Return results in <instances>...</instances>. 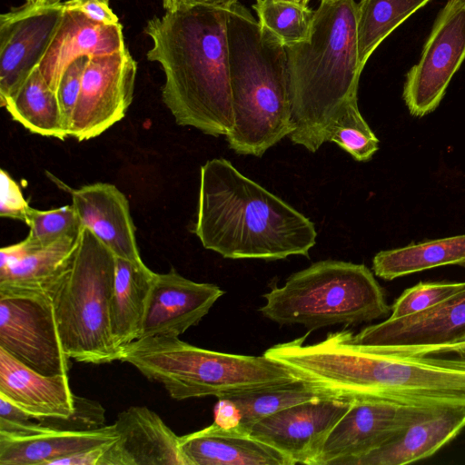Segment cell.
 <instances>
[{"instance_id": "1", "label": "cell", "mask_w": 465, "mask_h": 465, "mask_svg": "<svg viewBox=\"0 0 465 465\" xmlns=\"http://www.w3.org/2000/svg\"><path fill=\"white\" fill-rule=\"evenodd\" d=\"M351 336L341 330L309 345L303 336L284 342L279 358L296 379L333 397L465 406V351L401 355L356 343Z\"/></svg>"}, {"instance_id": "2", "label": "cell", "mask_w": 465, "mask_h": 465, "mask_svg": "<svg viewBox=\"0 0 465 465\" xmlns=\"http://www.w3.org/2000/svg\"><path fill=\"white\" fill-rule=\"evenodd\" d=\"M144 32L153 43L147 59L163 68L162 99L175 123L226 135L233 127L227 9L168 10L150 19Z\"/></svg>"}, {"instance_id": "3", "label": "cell", "mask_w": 465, "mask_h": 465, "mask_svg": "<svg viewBox=\"0 0 465 465\" xmlns=\"http://www.w3.org/2000/svg\"><path fill=\"white\" fill-rule=\"evenodd\" d=\"M193 232L205 249L234 260L309 257L317 236L310 219L223 158L201 167Z\"/></svg>"}, {"instance_id": "4", "label": "cell", "mask_w": 465, "mask_h": 465, "mask_svg": "<svg viewBox=\"0 0 465 465\" xmlns=\"http://www.w3.org/2000/svg\"><path fill=\"white\" fill-rule=\"evenodd\" d=\"M294 144L312 153L325 142L343 107L358 99L357 3L322 0L309 37L286 46Z\"/></svg>"}, {"instance_id": "5", "label": "cell", "mask_w": 465, "mask_h": 465, "mask_svg": "<svg viewBox=\"0 0 465 465\" xmlns=\"http://www.w3.org/2000/svg\"><path fill=\"white\" fill-rule=\"evenodd\" d=\"M233 127L239 154L261 157L294 131L286 47L239 2L227 9Z\"/></svg>"}, {"instance_id": "6", "label": "cell", "mask_w": 465, "mask_h": 465, "mask_svg": "<svg viewBox=\"0 0 465 465\" xmlns=\"http://www.w3.org/2000/svg\"><path fill=\"white\" fill-rule=\"evenodd\" d=\"M119 361L161 383L178 401L220 398L296 380L287 367L264 354L219 352L171 336L140 338L122 348Z\"/></svg>"}, {"instance_id": "7", "label": "cell", "mask_w": 465, "mask_h": 465, "mask_svg": "<svg viewBox=\"0 0 465 465\" xmlns=\"http://www.w3.org/2000/svg\"><path fill=\"white\" fill-rule=\"evenodd\" d=\"M259 312L281 324L314 331L369 322L391 313L382 287L362 263L323 260L292 273L263 294Z\"/></svg>"}, {"instance_id": "8", "label": "cell", "mask_w": 465, "mask_h": 465, "mask_svg": "<svg viewBox=\"0 0 465 465\" xmlns=\"http://www.w3.org/2000/svg\"><path fill=\"white\" fill-rule=\"evenodd\" d=\"M115 262L114 252L83 227L70 264L45 292L70 359L93 364L120 359L111 331Z\"/></svg>"}, {"instance_id": "9", "label": "cell", "mask_w": 465, "mask_h": 465, "mask_svg": "<svg viewBox=\"0 0 465 465\" xmlns=\"http://www.w3.org/2000/svg\"><path fill=\"white\" fill-rule=\"evenodd\" d=\"M0 348L41 374L68 373L70 358L45 292H0Z\"/></svg>"}, {"instance_id": "10", "label": "cell", "mask_w": 465, "mask_h": 465, "mask_svg": "<svg viewBox=\"0 0 465 465\" xmlns=\"http://www.w3.org/2000/svg\"><path fill=\"white\" fill-rule=\"evenodd\" d=\"M465 60V0H448L439 12L420 58L407 73L402 98L410 114L423 117L440 104Z\"/></svg>"}, {"instance_id": "11", "label": "cell", "mask_w": 465, "mask_h": 465, "mask_svg": "<svg viewBox=\"0 0 465 465\" xmlns=\"http://www.w3.org/2000/svg\"><path fill=\"white\" fill-rule=\"evenodd\" d=\"M137 63L127 48L88 57L69 136L82 142L121 121L133 101Z\"/></svg>"}, {"instance_id": "12", "label": "cell", "mask_w": 465, "mask_h": 465, "mask_svg": "<svg viewBox=\"0 0 465 465\" xmlns=\"http://www.w3.org/2000/svg\"><path fill=\"white\" fill-rule=\"evenodd\" d=\"M427 407L386 400L352 401L329 433L314 465H353L387 443Z\"/></svg>"}, {"instance_id": "13", "label": "cell", "mask_w": 465, "mask_h": 465, "mask_svg": "<svg viewBox=\"0 0 465 465\" xmlns=\"http://www.w3.org/2000/svg\"><path fill=\"white\" fill-rule=\"evenodd\" d=\"M64 4L26 2L0 16V104L38 66L60 24Z\"/></svg>"}, {"instance_id": "14", "label": "cell", "mask_w": 465, "mask_h": 465, "mask_svg": "<svg viewBox=\"0 0 465 465\" xmlns=\"http://www.w3.org/2000/svg\"><path fill=\"white\" fill-rule=\"evenodd\" d=\"M351 402L328 396L295 404L260 420L248 433L281 451L293 464L314 465L329 433Z\"/></svg>"}, {"instance_id": "15", "label": "cell", "mask_w": 465, "mask_h": 465, "mask_svg": "<svg viewBox=\"0 0 465 465\" xmlns=\"http://www.w3.org/2000/svg\"><path fill=\"white\" fill-rule=\"evenodd\" d=\"M223 293L219 286L193 282L173 268L155 272L140 338L179 337L197 325Z\"/></svg>"}, {"instance_id": "16", "label": "cell", "mask_w": 465, "mask_h": 465, "mask_svg": "<svg viewBox=\"0 0 465 465\" xmlns=\"http://www.w3.org/2000/svg\"><path fill=\"white\" fill-rule=\"evenodd\" d=\"M465 334V289L426 311L367 326L354 342L377 347H422L453 342Z\"/></svg>"}, {"instance_id": "17", "label": "cell", "mask_w": 465, "mask_h": 465, "mask_svg": "<svg viewBox=\"0 0 465 465\" xmlns=\"http://www.w3.org/2000/svg\"><path fill=\"white\" fill-rule=\"evenodd\" d=\"M113 424L118 439L108 445L102 465H187L180 436L149 408L129 407Z\"/></svg>"}, {"instance_id": "18", "label": "cell", "mask_w": 465, "mask_h": 465, "mask_svg": "<svg viewBox=\"0 0 465 465\" xmlns=\"http://www.w3.org/2000/svg\"><path fill=\"white\" fill-rule=\"evenodd\" d=\"M72 205L89 229L117 258L142 261L125 195L114 184L95 183L70 189Z\"/></svg>"}, {"instance_id": "19", "label": "cell", "mask_w": 465, "mask_h": 465, "mask_svg": "<svg viewBox=\"0 0 465 465\" xmlns=\"http://www.w3.org/2000/svg\"><path fill=\"white\" fill-rule=\"evenodd\" d=\"M124 48L120 23L101 24L77 10L64 8L38 68L49 86L56 92L64 70L74 60L84 56L111 54Z\"/></svg>"}, {"instance_id": "20", "label": "cell", "mask_w": 465, "mask_h": 465, "mask_svg": "<svg viewBox=\"0 0 465 465\" xmlns=\"http://www.w3.org/2000/svg\"><path fill=\"white\" fill-rule=\"evenodd\" d=\"M465 428V406L427 407L391 440L353 465H403L427 459Z\"/></svg>"}, {"instance_id": "21", "label": "cell", "mask_w": 465, "mask_h": 465, "mask_svg": "<svg viewBox=\"0 0 465 465\" xmlns=\"http://www.w3.org/2000/svg\"><path fill=\"white\" fill-rule=\"evenodd\" d=\"M0 395L38 420H68L76 395L68 375L46 376L25 366L0 348Z\"/></svg>"}, {"instance_id": "22", "label": "cell", "mask_w": 465, "mask_h": 465, "mask_svg": "<svg viewBox=\"0 0 465 465\" xmlns=\"http://www.w3.org/2000/svg\"><path fill=\"white\" fill-rule=\"evenodd\" d=\"M179 440L187 465H294L275 448L237 428L213 423Z\"/></svg>"}, {"instance_id": "23", "label": "cell", "mask_w": 465, "mask_h": 465, "mask_svg": "<svg viewBox=\"0 0 465 465\" xmlns=\"http://www.w3.org/2000/svg\"><path fill=\"white\" fill-rule=\"evenodd\" d=\"M117 439L114 424L87 430L47 425L41 432L24 436L0 433V465H52L61 458Z\"/></svg>"}, {"instance_id": "24", "label": "cell", "mask_w": 465, "mask_h": 465, "mask_svg": "<svg viewBox=\"0 0 465 465\" xmlns=\"http://www.w3.org/2000/svg\"><path fill=\"white\" fill-rule=\"evenodd\" d=\"M77 237H64L37 249L24 241L0 250V292H42L59 278L70 264Z\"/></svg>"}, {"instance_id": "25", "label": "cell", "mask_w": 465, "mask_h": 465, "mask_svg": "<svg viewBox=\"0 0 465 465\" xmlns=\"http://www.w3.org/2000/svg\"><path fill=\"white\" fill-rule=\"evenodd\" d=\"M155 272L144 262L117 258L111 299V331L122 350L141 337Z\"/></svg>"}, {"instance_id": "26", "label": "cell", "mask_w": 465, "mask_h": 465, "mask_svg": "<svg viewBox=\"0 0 465 465\" xmlns=\"http://www.w3.org/2000/svg\"><path fill=\"white\" fill-rule=\"evenodd\" d=\"M2 106L33 134L60 140L69 137L57 94L49 86L38 66Z\"/></svg>"}, {"instance_id": "27", "label": "cell", "mask_w": 465, "mask_h": 465, "mask_svg": "<svg viewBox=\"0 0 465 465\" xmlns=\"http://www.w3.org/2000/svg\"><path fill=\"white\" fill-rule=\"evenodd\" d=\"M446 265L465 267V234L381 251L372 260L374 274L387 281Z\"/></svg>"}, {"instance_id": "28", "label": "cell", "mask_w": 465, "mask_h": 465, "mask_svg": "<svg viewBox=\"0 0 465 465\" xmlns=\"http://www.w3.org/2000/svg\"><path fill=\"white\" fill-rule=\"evenodd\" d=\"M430 0H361L357 4V39L363 69L376 48L398 26Z\"/></svg>"}, {"instance_id": "29", "label": "cell", "mask_w": 465, "mask_h": 465, "mask_svg": "<svg viewBox=\"0 0 465 465\" xmlns=\"http://www.w3.org/2000/svg\"><path fill=\"white\" fill-rule=\"evenodd\" d=\"M328 396L331 395L296 379L283 384L223 397L235 403L240 412L237 429L248 433L254 423L269 415L295 404Z\"/></svg>"}, {"instance_id": "30", "label": "cell", "mask_w": 465, "mask_h": 465, "mask_svg": "<svg viewBox=\"0 0 465 465\" xmlns=\"http://www.w3.org/2000/svg\"><path fill=\"white\" fill-rule=\"evenodd\" d=\"M261 25L285 47L306 40L312 31L314 10L275 0H256L252 5Z\"/></svg>"}, {"instance_id": "31", "label": "cell", "mask_w": 465, "mask_h": 465, "mask_svg": "<svg viewBox=\"0 0 465 465\" xmlns=\"http://www.w3.org/2000/svg\"><path fill=\"white\" fill-rule=\"evenodd\" d=\"M328 142L336 143L358 162L371 159L379 149V139L362 117L358 99L349 102L331 127Z\"/></svg>"}, {"instance_id": "32", "label": "cell", "mask_w": 465, "mask_h": 465, "mask_svg": "<svg viewBox=\"0 0 465 465\" xmlns=\"http://www.w3.org/2000/svg\"><path fill=\"white\" fill-rule=\"evenodd\" d=\"M26 225L29 233L23 241L29 249L42 248L64 237H77L83 229L72 204L48 211L31 207Z\"/></svg>"}, {"instance_id": "33", "label": "cell", "mask_w": 465, "mask_h": 465, "mask_svg": "<svg viewBox=\"0 0 465 465\" xmlns=\"http://www.w3.org/2000/svg\"><path fill=\"white\" fill-rule=\"evenodd\" d=\"M465 289V282H419L406 289L391 306V319L415 314L447 300Z\"/></svg>"}, {"instance_id": "34", "label": "cell", "mask_w": 465, "mask_h": 465, "mask_svg": "<svg viewBox=\"0 0 465 465\" xmlns=\"http://www.w3.org/2000/svg\"><path fill=\"white\" fill-rule=\"evenodd\" d=\"M88 57H80L64 70L56 90L65 125L70 131L71 119L79 96L82 78Z\"/></svg>"}, {"instance_id": "35", "label": "cell", "mask_w": 465, "mask_h": 465, "mask_svg": "<svg viewBox=\"0 0 465 465\" xmlns=\"http://www.w3.org/2000/svg\"><path fill=\"white\" fill-rule=\"evenodd\" d=\"M31 206L19 184L4 169L0 170V215L27 223Z\"/></svg>"}, {"instance_id": "36", "label": "cell", "mask_w": 465, "mask_h": 465, "mask_svg": "<svg viewBox=\"0 0 465 465\" xmlns=\"http://www.w3.org/2000/svg\"><path fill=\"white\" fill-rule=\"evenodd\" d=\"M64 8L81 12L93 21L104 25H117V15L110 7V0H67Z\"/></svg>"}, {"instance_id": "37", "label": "cell", "mask_w": 465, "mask_h": 465, "mask_svg": "<svg viewBox=\"0 0 465 465\" xmlns=\"http://www.w3.org/2000/svg\"><path fill=\"white\" fill-rule=\"evenodd\" d=\"M110 443L68 455L54 461L52 465H102L104 452Z\"/></svg>"}, {"instance_id": "38", "label": "cell", "mask_w": 465, "mask_h": 465, "mask_svg": "<svg viewBox=\"0 0 465 465\" xmlns=\"http://www.w3.org/2000/svg\"><path fill=\"white\" fill-rule=\"evenodd\" d=\"M214 422L223 428H237L240 423V412L235 403L226 397L218 398L214 406Z\"/></svg>"}, {"instance_id": "39", "label": "cell", "mask_w": 465, "mask_h": 465, "mask_svg": "<svg viewBox=\"0 0 465 465\" xmlns=\"http://www.w3.org/2000/svg\"><path fill=\"white\" fill-rule=\"evenodd\" d=\"M237 2L238 0H192L189 5H206L223 9H229L233 4Z\"/></svg>"}, {"instance_id": "40", "label": "cell", "mask_w": 465, "mask_h": 465, "mask_svg": "<svg viewBox=\"0 0 465 465\" xmlns=\"http://www.w3.org/2000/svg\"><path fill=\"white\" fill-rule=\"evenodd\" d=\"M192 0H163L166 11L188 6Z\"/></svg>"}, {"instance_id": "41", "label": "cell", "mask_w": 465, "mask_h": 465, "mask_svg": "<svg viewBox=\"0 0 465 465\" xmlns=\"http://www.w3.org/2000/svg\"><path fill=\"white\" fill-rule=\"evenodd\" d=\"M26 2L37 5H49L61 3V0H26Z\"/></svg>"}, {"instance_id": "42", "label": "cell", "mask_w": 465, "mask_h": 465, "mask_svg": "<svg viewBox=\"0 0 465 465\" xmlns=\"http://www.w3.org/2000/svg\"><path fill=\"white\" fill-rule=\"evenodd\" d=\"M275 1L289 3V4H292V5L301 6V7H308V4L310 2V0H275Z\"/></svg>"}, {"instance_id": "43", "label": "cell", "mask_w": 465, "mask_h": 465, "mask_svg": "<svg viewBox=\"0 0 465 465\" xmlns=\"http://www.w3.org/2000/svg\"><path fill=\"white\" fill-rule=\"evenodd\" d=\"M457 341H465V334H464L461 338H460L459 340H457Z\"/></svg>"}, {"instance_id": "44", "label": "cell", "mask_w": 465, "mask_h": 465, "mask_svg": "<svg viewBox=\"0 0 465 465\" xmlns=\"http://www.w3.org/2000/svg\"><path fill=\"white\" fill-rule=\"evenodd\" d=\"M321 1H322V0H321Z\"/></svg>"}]
</instances>
